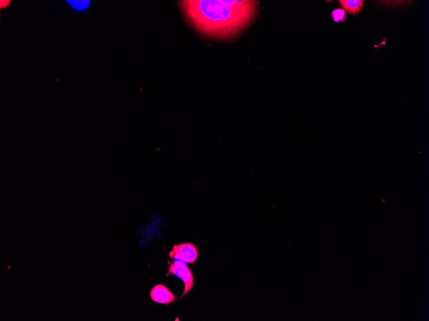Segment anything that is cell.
Instances as JSON below:
<instances>
[{"label": "cell", "mask_w": 429, "mask_h": 321, "mask_svg": "<svg viewBox=\"0 0 429 321\" xmlns=\"http://www.w3.org/2000/svg\"><path fill=\"white\" fill-rule=\"evenodd\" d=\"M333 18H334V21H336V22L344 21L345 19L346 18L344 10L339 9V8L334 10L333 12Z\"/></svg>", "instance_id": "8992f818"}, {"label": "cell", "mask_w": 429, "mask_h": 321, "mask_svg": "<svg viewBox=\"0 0 429 321\" xmlns=\"http://www.w3.org/2000/svg\"><path fill=\"white\" fill-rule=\"evenodd\" d=\"M199 252L197 247L193 243L185 242L174 245L170 253V257L193 264L199 257Z\"/></svg>", "instance_id": "7a4b0ae2"}, {"label": "cell", "mask_w": 429, "mask_h": 321, "mask_svg": "<svg viewBox=\"0 0 429 321\" xmlns=\"http://www.w3.org/2000/svg\"><path fill=\"white\" fill-rule=\"evenodd\" d=\"M340 6L351 14H357L358 12L363 9L364 1H351V0H343L339 1Z\"/></svg>", "instance_id": "5b68a950"}, {"label": "cell", "mask_w": 429, "mask_h": 321, "mask_svg": "<svg viewBox=\"0 0 429 321\" xmlns=\"http://www.w3.org/2000/svg\"><path fill=\"white\" fill-rule=\"evenodd\" d=\"M1 8H5L6 6L9 5L10 1H1Z\"/></svg>", "instance_id": "ba28073f"}, {"label": "cell", "mask_w": 429, "mask_h": 321, "mask_svg": "<svg viewBox=\"0 0 429 321\" xmlns=\"http://www.w3.org/2000/svg\"><path fill=\"white\" fill-rule=\"evenodd\" d=\"M72 5L73 7L77 10H83L89 5L90 1H68Z\"/></svg>", "instance_id": "52a82bcc"}, {"label": "cell", "mask_w": 429, "mask_h": 321, "mask_svg": "<svg viewBox=\"0 0 429 321\" xmlns=\"http://www.w3.org/2000/svg\"><path fill=\"white\" fill-rule=\"evenodd\" d=\"M150 296L154 302L169 304L175 301L174 294L163 284L155 285L150 290Z\"/></svg>", "instance_id": "277c9868"}, {"label": "cell", "mask_w": 429, "mask_h": 321, "mask_svg": "<svg viewBox=\"0 0 429 321\" xmlns=\"http://www.w3.org/2000/svg\"><path fill=\"white\" fill-rule=\"evenodd\" d=\"M168 274H172L177 276L184 282V291L180 298L184 297L192 289L194 284L193 275L191 269L187 266L186 264L182 262L172 263L169 266Z\"/></svg>", "instance_id": "3957f363"}, {"label": "cell", "mask_w": 429, "mask_h": 321, "mask_svg": "<svg viewBox=\"0 0 429 321\" xmlns=\"http://www.w3.org/2000/svg\"><path fill=\"white\" fill-rule=\"evenodd\" d=\"M188 22L200 34L215 40L236 38L255 19L256 1L199 0L181 1Z\"/></svg>", "instance_id": "6da1fadb"}]
</instances>
